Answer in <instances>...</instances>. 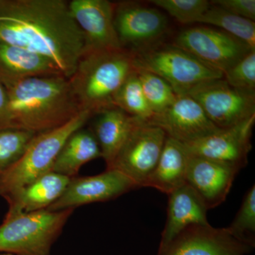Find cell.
I'll return each instance as SVG.
<instances>
[{"label": "cell", "mask_w": 255, "mask_h": 255, "mask_svg": "<svg viewBox=\"0 0 255 255\" xmlns=\"http://www.w3.org/2000/svg\"><path fill=\"white\" fill-rule=\"evenodd\" d=\"M0 42L48 58L68 79L85 53L65 0H0Z\"/></svg>", "instance_id": "obj_1"}, {"label": "cell", "mask_w": 255, "mask_h": 255, "mask_svg": "<svg viewBox=\"0 0 255 255\" xmlns=\"http://www.w3.org/2000/svg\"><path fill=\"white\" fill-rule=\"evenodd\" d=\"M6 90L10 128L39 134L65 125L82 112L70 80L62 75L33 77Z\"/></svg>", "instance_id": "obj_2"}, {"label": "cell", "mask_w": 255, "mask_h": 255, "mask_svg": "<svg viewBox=\"0 0 255 255\" xmlns=\"http://www.w3.org/2000/svg\"><path fill=\"white\" fill-rule=\"evenodd\" d=\"M135 71L133 53L123 48L82 55L69 78L80 110L94 116L115 107L114 96Z\"/></svg>", "instance_id": "obj_3"}, {"label": "cell", "mask_w": 255, "mask_h": 255, "mask_svg": "<svg viewBox=\"0 0 255 255\" xmlns=\"http://www.w3.org/2000/svg\"><path fill=\"white\" fill-rule=\"evenodd\" d=\"M93 117L91 112L82 111L62 127L36 134L21 157L0 174V196L16 192L48 172L60 150L73 132L85 127Z\"/></svg>", "instance_id": "obj_4"}, {"label": "cell", "mask_w": 255, "mask_h": 255, "mask_svg": "<svg viewBox=\"0 0 255 255\" xmlns=\"http://www.w3.org/2000/svg\"><path fill=\"white\" fill-rule=\"evenodd\" d=\"M75 209L6 215L0 226V253L16 255H50Z\"/></svg>", "instance_id": "obj_5"}, {"label": "cell", "mask_w": 255, "mask_h": 255, "mask_svg": "<svg viewBox=\"0 0 255 255\" xmlns=\"http://www.w3.org/2000/svg\"><path fill=\"white\" fill-rule=\"evenodd\" d=\"M136 70L155 74L165 80L177 95L187 94L203 82L223 78L185 50L159 44L134 54Z\"/></svg>", "instance_id": "obj_6"}, {"label": "cell", "mask_w": 255, "mask_h": 255, "mask_svg": "<svg viewBox=\"0 0 255 255\" xmlns=\"http://www.w3.org/2000/svg\"><path fill=\"white\" fill-rule=\"evenodd\" d=\"M187 95L220 129L235 127L255 115V92L234 88L223 78L203 82Z\"/></svg>", "instance_id": "obj_7"}, {"label": "cell", "mask_w": 255, "mask_h": 255, "mask_svg": "<svg viewBox=\"0 0 255 255\" xmlns=\"http://www.w3.org/2000/svg\"><path fill=\"white\" fill-rule=\"evenodd\" d=\"M114 27L120 46L133 54L159 45L167 29V19L158 9L135 1L114 6Z\"/></svg>", "instance_id": "obj_8"}, {"label": "cell", "mask_w": 255, "mask_h": 255, "mask_svg": "<svg viewBox=\"0 0 255 255\" xmlns=\"http://www.w3.org/2000/svg\"><path fill=\"white\" fill-rule=\"evenodd\" d=\"M174 45L223 75L255 50L222 30L204 26L184 30L178 35Z\"/></svg>", "instance_id": "obj_9"}, {"label": "cell", "mask_w": 255, "mask_h": 255, "mask_svg": "<svg viewBox=\"0 0 255 255\" xmlns=\"http://www.w3.org/2000/svg\"><path fill=\"white\" fill-rule=\"evenodd\" d=\"M166 139L160 128L140 122L128 137L110 169L120 171L137 188L143 187L158 162Z\"/></svg>", "instance_id": "obj_10"}, {"label": "cell", "mask_w": 255, "mask_h": 255, "mask_svg": "<svg viewBox=\"0 0 255 255\" xmlns=\"http://www.w3.org/2000/svg\"><path fill=\"white\" fill-rule=\"evenodd\" d=\"M137 188L135 183L120 171L106 169L97 175L71 178L62 196L47 210L75 209L92 203L105 202Z\"/></svg>", "instance_id": "obj_11"}, {"label": "cell", "mask_w": 255, "mask_h": 255, "mask_svg": "<svg viewBox=\"0 0 255 255\" xmlns=\"http://www.w3.org/2000/svg\"><path fill=\"white\" fill-rule=\"evenodd\" d=\"M114 6L108 0L69 1L72 16L83 33L84 54L122 48L114 27Z\"/></svg>", "instance_id": "obj_12"}, {"label": "cell", "mask_w": 255, "mask_h": 255, "mask_svg": "<svg viewBox=\"0 0 255 255\" xmlns=\"http://www.w3.org/2000/svg\"><path fill=\"white\" fill-rule=\"evenodd\" d=\"M147 124L160 128L167 137L181 143L194 141L221 130L187 94L177 95L168 108L155 114Z\"/></svg>", "instance_id": "obj_13"}, {"label": "cell", "mask_w": 255, "mask_h": 255, "mask_svg": "<svg viewBox=\"0 0 255 255\" xmlns=\"http://www.w3.org/2000/svg\"><path fill=\"white\" fill-rule=\"evenodd\" d=\"M253 249L231 236L226 228L194 225L158 251L157 255H248Z\"/></svg>", "instance_id": "obj_14"}, {"label": "cell", "mask_w": 255, "mask_h": 255, "mask_svg": "<svg viewBox=\"0 0 255 255\" xmlns=\"http://www.w3.org/2000/svg\"><path fill=\"white\" fill-rule=\"evenodd\" d=\"M242 169L238 164L189 154L186 184L196 191L208 210L214 209L226 201Z\"/></svg>", "instance_id": "obj_15"}, {"label": "cell", "mask_w": 255, "mask_h": 255, "mask_svg": "<svg viewBox=\"0 0 255 255\" xmlns=\"http://www.w3.org/2000/svg\"><path fill=\"white\" fill-rule=\"evenodd\" d=\"M255 123V115L235 127L221 129L182 145L189 155L236 164L244 168L253 147L251 138Z\"/></svg>", "instance_id": "obj_16"}, {"label": "cell", "mask_w": 255, "mask_h": 255, "mask_svg": "<svg viewBox=\"0 0 255 255\" xmlns=\"http://www.w3.org/2000/svg\"><path fill=\"white\" fill-rule=\"evenodd\" d=\"M167 220L159 250L168 246L178 235L194 225H209L208 209L196 191L185 184L168 194Z\"/></svg>", "instance_id": "obj_17"}, {"label": "cell", "mask_w": 255, "mask_h": 255, "mask_svg": "<svg viewBox=\"0 0 255 255\" xmlns=\"http://www.w3.org/2000/svg\"><path fill=\"white\" fill-rule=\"evenodd\" d=\"M52 75L62 74L48 58L0 42V84L5 89L26 79Z\"/></svg>", "instance_id": "obj_18"}, {"label": "cell", "mask_w": 255, "mask_h": 255, "mask_svg": "<svg viewBox=\"0 0 255 255\" xmlns=\"http://www.w3.org/2000/svg\"><path fill=\"white\" fill-rule=\"evenodd\" d=\"M70 178L50 172L4 198L9 204L6 215L26 214L48 209L63 194Z\"/></svg>", "instance_id": "obj_19"}, {"label": "cell", "mask_w": 255, "mask_h": 255, "mask_svg": "<svg viewBox=\"0 0 255 255\" xmlns=\"http://www.w3.org/2000/svg\"><path fill=\"white\" fill-rule=\"evenodd\" d=\"M94 117L96 119L90 130L98 142L102 157L109 169L134 128L145 121L131 117L117 107L107 109Z\"/></svg>", "instance_id": "obj_20"}, {"label": "cell", "mask_w": 255, "mask_h": 255, "mask_svg": "<svg viewBox=\"0 0 255 255\" xmlns=\"http://www.w3.org/2000/svg\"><path fill=\"white\" fill-rule=\"evenodd\" d=\"M189 154L182 143L167 137L162 154L143 187L168 194L186 184Z\"/></svg>", "instance_id": "obj_21"}, {"label": "cell", "mask_w": 255, "mask_h": 255, "mask_svg": "<svg viewBox=\"0 0 255 255\" xmlns=\"http://www.w3.org/2000/svg\"><path fill=\"white\" fill-rule=\"evenodd\" d=\"M102 157L100 145L90 129L82 127L73 132L55 159L53 172L69 178L78 177L84 164Z\"/></svg>", "instance_id": "obj_22"}, {"label": "cell", "mask_w": 255, "mask_h": 255, "mask_svg": "<svg viewBox=\"0 0 255 255\" xmlns=\"http://www.w3.org/2000/svg\"><path fill=\"white\" fill-rule=\"evenodd\" d=\"M199 23L217 26L255 49L254 21L231 14L219 6L211 4Z\"/></svg>", "instance_id": "obj_23"}, {"label": "cell", "mask_w": 255, "mask_h": 255, "mask_svg": "<svg viewBox=\"0 0 255 255\" xmlns=\"http://www.w3.org/2000/svg\"><path fill=\"white\" fill-rule=\"evenodd\" d=\"M115 107L131 117L148 122L153 117L142 92L137 70L124 82L114 97Z\"/></svg>", "instance_id": "obj_24"}, {"label": "cell", "mask_w": 255, "mask_h": 255, "mask_svg": "<svg viewBox=\"0 0 255 255\" xmlns=\"http://www.w3.org/2000/svg\"><path fill=\"white\" fill-rule=\"evenodd\" d=\"M136 70L145 100L154 115L168 108L177 95L172 87L155 74Z\"/></svg>", "instance_id": "obj_25"}, {"label": "cell", "mask_w": 255, "mask_h": 255, "mask_svg": "<svg viewBox=\"0 0 255 255\" xmlns=\"http://www.w3.org/2000/svg\"><path fill=\"white\" fill-rule=\"evenodd\" d=\"M238 241L255 247V186L248 191L236 217L226 228Z\"/></svg>", "instance_id": "obj_26"}, {"label": "cell", "mask_w": 255, "mask_h": 255, "mask_svg": "<svg viewBox=\"0 0 255 255\" xmlns=\"http://www.w3.org/2000/svg\"><path fill=\"white\" fill-rule=\"evenodd\" d=\"M36 135L18 129L0 130V174L21 157Z\"/></svg>", "instance_id": "obj_27"}, {"label": "cell", "mask_w": 255, "mask_h": 255, "mask_svg": "<svg viewBox=\"0 0 255 255\" xmlns=\"http://www.w3.org/2000/svg\"><path fill=\"white\" fill-rule=\"evenodd\" d=\"M150 2L183 24L199 23L211 5L206 0H152Z\"/></svg>", "instance_id": "obj_28"}, {"label": "cell", "mask_w": 255, "mask_h": 255, "mask_svg": "<svg viewBox=\"0 0 255 255\" xmlns=\"http://www.w3.org/2000/svg\"><path fill=\"white\" fill-rule=\"evenodd\" d=\"M223 79L238 90L255 92V50L228 69L223 73Z\"/></svg>", "instance_id": "obj_29"}, {"label": "cell", "mask_w": 255, "mask_h": 255, "mask_svg": "<svg viewBox=\"0 0 255 255\" xmlns=\"http://www.w3.org/2000/svg\"><path fill=\"white\" fill-rule=\"evenodd\" d=\"M210 4L219 6L231 14L255 21V0H215L210 1Z\"/></svg>", "instance_id": "obj_30"}, {"label": "cell", "mask_w": 255, "mask_h": 255, "mask_svg": "<svg viewBox=\"0 0 255 255\" xmlns=\"http://www.w3.org/2000/svg\"><path fill=\"white\" fill-rule=\"evenodd\" d=\"M10 128L9 99L7 92L0 84V130Z\"/></svg>", "instance_id": "obj_31"}, {"label": "cell", "mask_w": 255, "mask_h": 255, "mask_svg": "<svg viewBox=\"0 0 255 255\" xmlns=\"http://www.w3.org/2000/svg\"><path fill=\"white\" fill-rule=\"evenodd\" d=\"M11 255V254H4V255Z\"/></svg>", "instance_id": "obj_32"}]
</instances>
